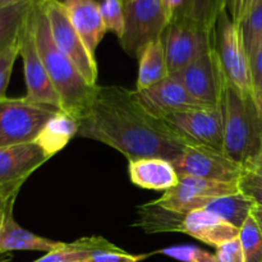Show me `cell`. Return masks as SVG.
<instances>
[{"instance_id":"cell-1","label":"cell","mask_w":262,"mask_h":262,"mask_svg":"<svg viewBox=\"0 0 262 262\" xmlns=\"http://www.w3.org/2000/svg\"><path fill=\"white\" fill-rule=\"evenodd\" d=\"M77 136L99 141L119 151L128 161L160 158L173 161L191 145L164 119L148 112L136 91L99 86Z\"/></svg>"},{"instance_id":"cell-2","label":"cell","mask_w":262,"mask_h":262,"mask_svg":"<svg viewBox=\"0 0 262 262\" xmlns=\"http://www.w3.org/2000/svg\"><path fill=\"white\" fill-rule=\"evenodd\" d=\"M33 36L42 63L61 102V110L81 120L89 110L97 86H91L73 63L54 42L43 0H38L31 13Z\"/></svg>"},{"instance_id":"cell-3","label":"cell","mask_w":262,"mask_h":262,"mask_svg":"<svg viewBox=\"0 0 262 262\" xmlns=\"http://www.w3.org/2000/svg\"><path fill=\"white\" fill-rule=\"evenodd\" d=\"M224 120V154L250 168L262 151V119L255 96L241 94L225 79L222 96Z\"/></svg>"},{"instance_id":"cell-4","label":"cell","mask_w":262,"mask_h":262,"mask_svg":"<svg viewBox=\"0 0 262 262\" xmlns=\"http://www.w3.org/2000/svg\"><path fill=\"white\" fill-rule=\"evenodd\" d=\"M214 43L225 79L246 96H255L251 79L250 56L243 42L241 26L224 7L217 14Z\"/></svg>"},{"instance_id":"cell-5","label":"cell","mask_w":262,"mask_h":262,"mask_svg":"<svg viewBox=\"0 0 262 262\" xmlns=\"http://www.w3.org/2000/svg\"><path fill=\"white\" fill-rule=\"evenodd\" d=\"M56 112L60 110L33 104L25 97L0 100V147L35 142Z\"/></svg>"},{"instance_id":"cell-6","label":"cell","mask_w":262,"mask_h":262,"mask_svg":"<svg viewBox=\"0 0 262 262\" xmlns=\"http://www.w3.org/2000/svg\"><path fill=\"white\" fill-rule=\"evenodd\" d=\"M125 30L120 38L123 50L138 58L147 43L163 37L169 25L163 0H129L124 4Z\"/></svg>"},{"instance_id":"cell-7","label":"cell","mask_w":262,"mask_h":262,"mask_svg":"<svg viewBox=\"0 0 262 262\" xmlns=\"http://www.w3.org/2000/svg\"><path fill=\"white\" fill-rule=\"evenodd\" d=\"M54 42L59 50L76 66L87 83L97 86V64L95 55L72 25L69 15L60 0H43Z\"/></svg>"},{"instance_id":"cell-8","label":"cell","mask_w":262,"mask_h":262,"mask_svg":"<svg viewBox=\"0 0 262 262\" xmlns=\"http://www.w3.org/2000/svg\"><path fill=\"white\" fill-rule=\"evenodd\" d=\"M171 164L179 177H196L224 183H238L247 169L222 151L204 145H187Z\"/></svg>"},{"instance_id":"cell-9","label":"cell","mask_w":262,"mask_h":262,"mask_svg":"<svg viewBox=\"0 0 262 262\" xmlns=\"http://www.w3.org/2000/svg\"><path fill=\"white\" fill-rule=\"evenodd\" d=\"M214 30L192 20H170L161 37L169 74L186 68L205 49L212 45Z\"/></svg>"},{"instance_id":"cell-10","label":"cell","mask_w":262,"mask_h":262,"mask_svg":"<svg viewBox=\"0 0 262 262\" xmlns=\"http://www.w3.org/2000/svg\"><path fill=\"white\" fill-rule=\"evenodd\" d=\"M238 192V183H224L196 177H179V183L166 189L155 202L169 211L186 216L189 212L204 210L214 199Z\"/></svg>"},{"instance_id":"cell-11","label":"cell","mask_w":262,"mask_h":262,"mask_svg":"<svg viewBox=\"0 0 262 262\" xmlns=\"http://www.w3.org/2000/svg\"><path fill=\"white\" fill-rule=\"evenodd\" d=\"M173 74L194 99L210 106L222 105L225 77L215 43L205 49L186 68Z\"/></svg>"},{"instance_id":"cell-12","label":"cell","mask_w":262,"mask_h":262,"mask_svg":"<svg viewBox=\"0 0 262 262\" xmlns=\"http://www.w3.org/2000/svg\"><path fill=\"white\" fill-rule=\"evenodd\" d=\"M31 13L26 20L19 38V55L23 60L25 81L26 87H27V94H26L25 99L33 104L61 110L60 99L51 83L50 77L46 72L42 59L38 54L37 46H36Z\"/></svg>"},{"instance_id":"cell-13","label":"cell","mask_w":262,"mask_h":262,"mask_svg":"<svg viewBox=\"0 0 262 262\" xmlns=\"http://www.w3.org/2000/svg\"><path fill=\"white\" fill-rule=\"evenodd\" d=\"M49 159L36 142L0 147V194L18 196L28 177Z\"/></svg>"},{"instance_id":"cell-14","label":"cell","mask_w":262,"mask_h":262,"mask_svg":"<svg viewBox=\"0 0 262 262\" xmlns=\"http://www.w3.org/2000/svg\"><path fill=\"white\" fill-rule=\"evenodd\" d=\"M191 145H204L224 152V120L222 105L165 118Z\"/></svg>"},{"instance_id":"cell-15","label":"cell","mask_w":262,"mask_h":262,"mask_svg":"<svg viewBox=\"0 0 262 262\" xmlns=\"http://www.w3.org/2000/svg\"><path fill=\"white\" fill-rule=\"evenodd\" d=\"M136 94L143 106L160 119L181 113L215 107L194 99L174 74H169L158 83L136 91Z\"/></svg>"},{"instance_id":"cell-16","label":"cell","mask_w":262,"mask_h":262,"mask_svg":"<svg viewBox=\"0 0 262 262\" xmlns=\"http://www.w3.org/2000/svg\"><path fill=\"white\" fill-rule=\"evenodd\" d=\"M17 197H10L0 206V255L12 251H40L51 252L64 247V242L48 239L28 232L17 224L13 216V207Z\"/></svg>"},{"instance_id":"cell-17","label":"cell","mask_w":262,"mask_h":262,"mask_svg":"<svg viewBox=\"0 0 262 262\" xmlns=\"http://www.w3.org/2000/svg\"><path fill=\"white\" fill-rule=\"evenodd\" d=\"M182 233L215 248L239 237V229L207 210H197L186 215Z\"/></svg>"},{"instance_id":"cell-18","label":"cell","mask_w":262,"mask_h":262,"mask_svg":"<svg viewBox=\"0 0 262 262\" xmlns=\"http://www.w3.org/2000/svg\"><path fill=\"white\" fill-rule=\"evenodd\" d=\"M63 5L72 25L95 55L97 46L106 33L99 3L96 0H63Z\"/></svg>"},{"instance_id":"cell-19","label":"cell","mask_w":262,"mask_h":262,"mask_svg":"<svg viewBox=\"0 0 262 262\" xmlns=\"http://www.w3.org/2000/svg\"><path fill=\"white\" fill-rule=\"evenodd\" d=\"M129 179L135 186L145 189L164 191L179 183V176L171 161L160 158H145L128 164Z\"/></svg>"},{"instance_id":"cell-20","label":"cell","mask_w":262,"mask_h":262,"mask_svg":"<svg viewBox=\"0 0 262 262\" xmlns=\"http://www.w3.org/2000/svg\"><path fill=\"white\" fill-rule=\"evenodd\" d=\"M169 22L187 19L214 28L224 0H163Z\"/></svg>"},{"instance_id":"cell-21","label":"cell","mask_w":262,"mask_h":262,"mask_svg":"<svg viewBox=\"0 0 262 262\" xmlns=\"http://www.w3.org/2000/svg\"><path fill=\"white\" fill-rule=\"evenodd\" d=\"M79 123L76 118L64 112H56L45 124L35 142L51 158L60 152L69 141L78 133Z\"/></svg>"},{"instance_id":"cell-22","label":"cell","mask_w":262,"mask_h":262,"mask_svg":"<svg viewBox=\"0 0 262 262\" xmlns=\"http://www.w3.org/2000/svg\"><path fill=\"white\" fill-rule=\"evenodd\" d=\"M138 76L136 91H141L158 83L169 76L163 40L147 43L138 55Z\"/></svg>"},{"instance_id":"cell-23","label":"cell","mask_w":262,"mask_h":262,"mask_svg":"<svg viewBox=\"0 0 262 262\" xmlns=\"http://www.w3.org/2000/svg\"><path fill=\"white\" fill-rule=\"evenodd\" d=\"M256 205L251 199H248L242 192L234 194H228L214 199L207 204L204 210L212 212L222 217L228 224L241 230L248 217L252 215Z\"/></svg>"},{"instance_id":"cell-24","label":"cell","mask_w":262,"mask_h":262,"mask_svg":"<svg viewBox=\"0 0 262 262\" xmlns=\"http://www.w3.org/2000/svg\"><path fill=\"white\" fill-rule=\"evenodd\" d=\"M117 247L102 237H84L59 250L51 251L33 262H89L95 252Z\"/></svg>"},{"instance_id":"cell-25","label":"cell","mask_w":262,"mask_h":262,"mask_svg":"<svg viewBox=\"0 0 262 262\" xmlns=\"http://www.w3.org/2000/svg\"><path fill=\"white\" fill-rule=\"evenodd\" d=\"M38 0H25L10 7L0 8V53L19 40L28 15Z\"/></svg>"},{"instance_id":"cell-26","label":"cell","mask_w":262,"mask_h":262,"mask_svg":"<svg viewBox=\"0 0 262 262\" xmlns=\"http://www.w3.org/2000/svg\"><path fill=\"white\" fill-rule=\"evenodd\" d=\"M140 219L137 227H141L146 233H168L183 230V215L164 209L155 201L141 207Z\"/></svg>"},{"instance_id":"cell-27","label":"cell","mask_w":262,"mask_h":262,"mask_svg":"<svg viewBox=\"0 0 262 262\" xmlns=\"http://www.w3.org/2000/svg\"><path fill=\"white\" fill-rule=\"evenodd\" d=\"M239 241L245 262H262V230L253 215L241 228Z\"/></svg>"},{"instance_id":"cell-28","label":"cell","mask_w":262,"mask_h":262,"mask_svg":"<svg viewBox=\"0 0 262 262\" xmlns=\"http://www.w3.org/2000/svg\"><path fill=\"white\" fill-rule=\"evenodd\" d=\"M239 26L246 50L251 58L262 43V5L251 10Z\"/></svg>"},{"instance_id":"cell-29","label":"cell","mask_w":262,"mask_h":262,"mask_svg":"<svg viewBox=\"0 0 262 262\" xmlns=\"http://www.w3.org/2000/svg\"><path fill=\"white\" fill-rule=\"evenodd\" d=\"M99 5L106 32L115 33L120 40L125 30L124 3L122 0H101Z\"/></svg>"},{"instance_id":"cell-30","label":"cell","mask_w":262,"mask_h":262,"mask_svg":"<svg viewBox=\"0 0 262 262\" xmlns=\"http://www.w3.org/2000/svg\"><path fill=\"white\" fill-rule=\"evenodd\" d=\"M158 253L181 262H216L215 253L202 250L196 246H173L158 251Z\"/></svg>"},{"instance_id":"cell-31","label":"cell","mask_w":262,"mask_h":262,"mask_svg":"<svg viewBox=\"0 0 262 262\" xmlns=\"http://www.w3.org/2000/svg\"><path fill=\"white\" fill-rule=\"evenodd\" d=\"M18 55H19V40L0 53V100L7 97L10 74H12L13 66Z\"/></svg>"},{"instance_id":"cell-32","label":"cell","mask_w":262,"mask_h":262,"mask_svg":"<svg viewBox=\"0 0 262 262\" xmlns=\"http://www.w3.org/2000/svg\"><path fill=\"white\" fill-rule=\"evenodd\" d=\"M239 192L252 200L256 206L262 207V174L252 169H246L238 182Z\"/></svg>"},{"instance_id":"cell-33","label":"cell","mask_w":262,"mask_h":262,"mask_svg":"<svg viewBox=\"0 0 262 262\" xmlns=\"http://www.w3.org/2000/svg\"><path fill=\"white\" fill-rule=\"evenodd\" d=\"M216 262H245L239 237L219 246L215 252Z\"/></svg>"},{"instance_id":"cell-34","label":"cell","mask_w":262,"mask_h":262,"mask_svg":"<svg viewBox=\"0 0 262 262\" xmlns=\"http://www.w3.org/2000/svg\"><path fill=\"white\" fill-rule=\"evenodd\" d=\"M251 79H252L253 95L262 91V43L251 55Z\"/></svg>"},{"instance_id":"cell-35","label":"cell","mask_w":262,"mask_h":262,"mask_svg":"<svg viewBox=\"0 0 262 262\" xmlns=\"http://www.w3.org/2000/svg\"><path fill=\"white\" fill-rule=\"evenodd\" d=\"M248 3L250 0H224L225 8L229 12L230 17L238 25L245 19L246 14H247Z\"/></svg>"},{"instance_id":"cell-36","label":"cell","mask_w":262,"mask_h":262,"mask_svg":"<svg viewBox=\"0 0 262 262\" xmlns=\"http://www.w3.org/2000/svg\"><path fill=\"white\" fill-rule=\"evenodd\" d=\"M252 215H253V217L256 219V222L258 223V225H260V228L262 230V207L261 206H256L255 210H253Z\"/></svg>"},{"instance_id":"cell-37","label":"cell","mask_w":262,"mask_h":262,"mask_svg":"<svg viewBox=\"0 0 262 262\" xmlns=\"http://www.w3.org/2000/svg\"><path fill=\"white\" fill-rule=\"evenodd\" d=\"M255 101H256V105H257L258 113H260V117L262 119V91L255 95Z\"/></svg>"},{"instance_id":"cell-38","label":"cell","mask_w":262,"mask_h":262,"mask_svg":"<svg viewBox=\"0 0 262 262\" xmlns=\"http://www.w3.org/2000/svg\"><path fill=\"white\" fill-rule=\"evenodd\" d=\"M261 5H262V0H250V3H248L247 14L251 12V10H253L255 8H257V7H261Z\"/></svg>"},{"instance_id":"cell-39","label":"cell","mask_w":262,"mask_h":262,"mask_svg":"<svg viewBox=\"0 0 262 262\" xmlns=\"http://www.w3.org/2000/svg\"><path fill=\"white\" fill-rule=\"evenodd\" d=\"M20 2H25V0H0V8L10 7V5L18 4Z\"/></svg>"},{"instance_id":"cell-40","label":"cell","mask_w":262,"mask_h":262,"mask_svg":"<svg viewBox=\"0 0 262 262\" xmlns=\"http://www.w3.org/2000/svg\"><path fill=\"white\" fill-rule=\"evenodd\" d=\"M248 169H252V170L257 171V173L262 174V164L261 163H255L253 165H251Z\"/></svg>"},{"instance_id":"cell-41","label":"cell","mask_w":262,"mask_h":262,"mask_svg":"<svg viewBox=\"0 0 262 262\" xmlns=\"http://www.w3.org/2000/svg\"><path fill=\"white\" fill-rule=\"evenodd\" d=\"M13 197H17V196H13ZM8 199H10V197H4V196H2V194H0V206H2V205L4 204V202L7 201Z\"/></svg>"},{"instance_id":"cell-42","label":"cell","mask_w":262,"mask_h":262,"mask_svg":"<svg viewBox=\"0 0 262 262\" xmlns=\"http://www.w3.org/2000/svg\"><path fill=\"white\" fill-rule=\"evenodd\" d=\"M0 258H2V260L9 261L10 260V255H9V253H8V255H0Z\"/></svg>"},{"instance_id":"cell-43","label":"cell","mask_w":262,"mask_h":262,"mask_svg":"<svg viewBox=\"0 0 262 262\" xmlns=\"http://www.w3.org/2000/svg\"><path fill=\"white\" fill-rule=\"evenodd\" d=\"M257 163H261L262 164V151H261V154H260V158H258Z\"/></svg>"},{"instance_id":"cell-44","label":"cell","mask_w":262,"mask_h":262,"mask_svg":"<svg viewBox=\"0 0 262 262\" xmlns=\"http://www.w3.org/2000/svg\"><path fill=\"white\" fill-rule=\"evenodd\" d=\"M122 2L124 3V4H125V3H128V2H129V0H122Z\"/></svg>"},{"instance_id":"cell-45","label":"cell","mask_w":262,"mask_h":262,"mask_svg":"<svg viewBox=\"0 0 262 262\" xmlns=\"http://www.w3.org/2000/svg\"><path fill=\"white\" fill-rule=\"evenodd\" d=\"M7 260H2V258H0V262H5Z\"/></svg>"}]
</instances>
